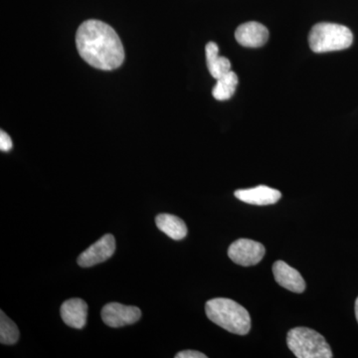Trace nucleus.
I'll list each match as a JSON object with an SVG mask.
<instances>
[{"mask_svg":"<svg viewBox=\"0 0 358 358\" xmlns=\"http://www.w3.org/2000/svg\"><path fill=\"white\" fill-rule=\"evenodd\" d=\"M76 44L80 56L96 69L115 70L124 62V46L119 35L102 21L82 23L77 31Z\"/></svg>","mask_w":358,"mask_h":358,"instance_id":"nucleus-1","label":"nucleus"},{"mask_svg":"<svg viewBox=\"0 0 358 358\" xmlns=\"http://www.w3.org/2000/svg\"><path fill=\"white\" fill-rule=\"evenodd\" d=\"M205 312L212 322L229 333L245 336L251 329L248 310L230 299H212L207 301Z\"/></svg>","mask_w":358,"mask_h":358,"instance_id":"nucleus-2","label":"nucleus"},{"mask_svg":"<svg viewBox=\"0 0 358 358\" xmlns=\"http://www.w3.org/2000/svg\"><path fill=\"white\" fill-rule=\"evenodd\" d=\"M352 32L346 26L336 23H317L308 36L310 49L315 53L345 50L352 46Z\"/></svg>","mask_w":358,"mask_h":358,"instance_id":"nucleus-3","label":"nucleus"},{"mask_svg":"<svg viewBox=\"0 0 358 358\" xmlns=\"http://www.w3.org/2000/svg\"><path fill=\"white\" fill-rule=\"evenodd\" d=\"M289 350L298 358H331V346L322 334L308 327H296L287 336Z\"/></svg>","mask_w":358,"mask_h":358,"instance_id":"nucleus-4","label":"nucleus"},{"mask_svg":"<svg viewBox=\"0 0 358 358\" xmlns=\"http://www.w3.org/2000/svg\"><path fill=\"white\" fill-rule=\"evenodd\" d=\"M265 253V247L262 244L249 239L237 240L228 249V256L231 260L243 267L260 263Z\"/></svg>","mask_w":358,"mask_h":358,"instance_id":"nucleus-5","label":"nucleus"},{"mask_svg":"<svg viewBox=\"0 0 358 358\" xmlns=\"http://www.w3.org/2000/svg\"><path fill=\"white\" fill-rule=\"evenodd\" d=\"M115 251V237L112 234L103 235L96 243L85 250L78 258V264L83 268L93 267L107 261L114 255Z\"/></svg>","mask_w":358,"mask_h":358,"instance_id":"nucleus-6","label":"nucleus"},{"mask_svg":"<svg viewBox=\"0 0 358 358\" xmlns=\"http://www.w3.org/2000/svg\"><path fill=\"white\" fill-rule=\"evenodd\" d=\"M141 317L140 308L119 303H108L102 310L103 322L110 327H122L133 324L138 322Z\"/></svg>","mask_w":358,"mask_h":358,"instance_id":"nucleus-7","label":"nucleus"},{"mask_svg":"<svg viewBox=\"0 0 358 358\" xmlns=\"http://www.w3.org/2000/svg\"><path fill=\"white\" fill-rule=\"evenodd\" d=\"M238 43L247 48H259L266 44L268 39L267 28L259 22H247L241 24L235 32Z\"/></svg>","mask_w":358,"mask_h":358,"instance_id":"nucleus-8","label":"nucleus"},{"mask_svg":"<svg viewBox=\"0 0 358 358\" xmlns=\"http://www.w3.org/2000/svg\"><path fill=\"white\" fill-rule=\"evenodd\" d=\"M275 282L293 293L301 294L306 289V282L300 273L284 261H277L273 266Z\"/></svg>","mask_w":358,"mask_h":358,"instance_id":"nucleus-9","label":"nucleus"},{"mask_svg":"<svg viewBox=\"0 0 358 358\" xmlns=\"http://www.w3.org/2000/svg\"><path fill=\"white\" fill-rule=\"evenodd\" d=\"M236 199L244 203L252 205H271L277 203L282 197V193L266 185H259L249 189H239L234 193Z\"/></svg>","mask_w":358,"mask_h":358,"instance_id":"nucleus-10","label":"nucleus"},{"mask_svg":"<svg viewBox=\"0 0 358 358\" xmlns=\"http://www.w3.org/2000/svg\"><path fill=\"white\" fill-rule=\"evenodd\" d=\"M61 317L68 327L81 329L86 326L88 305L81 299H71L61 307Z\"/></svg>","mask_w":358,"mask_h":358,"instance_id":"nucleus-11","label":"nucleus"},{"mask_svg":"<svg viewBox=\"0 0 358 358\" xmlns=\"http://www.w3.org/2000/svg\"><path fill=\"white\" fill-rule=\"evenodd\" d=\"M157 228L171 239L179 241L187 235V226L178 216L171 214H159L155 218Z\"/></svg>","mask_w":358,"mask_h":358,"instance_id":"nucleus-12","label":"nucleus"},{"mask_svg":"<svg viewBox=\"0 0 358 358\" xmlns=\"http://www.w3.org/2000/svg\"><path fill=\"white\" fill-rule=\"evenodd\" d=\"M206 52V62L209 72L214 79L224 76L231 71V63L227 58L219 56L218 45L214 42H209L205 47Z\"/></svg>","mask_w":358,"mask_h":358,"instance_id":"nucleus-13","label":"nucleus"},{"mask_svg":"<svg viewBox=\"0 0 358 358\" xmlns=\"http://www.w3.org/2000/svg\"><path fill=\"white\" fill-rule=\"evenodd\" d=\"M238 77L236 73L228 72L227 74L219 78L217 83L212 90V95L218 101L229 100L236 92Z\"/></svg>","mask_w":358,"mask_h":358,"instance_id":"nucleus-14","label":"nucleus"},{"mask_svg":"<svg viewBox=\"0 0 358 358\" xmlns=\"http://www.w3.org/2000/svg\"><path fill=\"white\" fill-rule=\"evenodd\" d=\"M0 313V343L6 345H15L20 338V329L6 313L2 310Z\"/></svg>","mask_w":358,"mask_h":358,"instance_id":"nucleus-15","label":"nucleus"},{"mask_svg":"<svg viewBox=\"0 0 358 358\" xmlns=\"http://www.w3.org/2000/svg\"><path fill=\"white\" fill-rule=\"evenodd\" d=\"M13 143L10 136L6 131H0V150L1 152H7L13 150Z\"/></svg>","mask_w":358,"mask_h":358,"instance_id":"nucleus-16","label":"nucleus"},{"mask_svg":"<svg viewBox=\"0 0 358 358\" xmlns=\"http://www.w3.org/2000/svg\"><path fill=\"white\" fill-rule=\"evenodd\" d=\"M204 353L195 352V350H185V352H178L176 358H206Z\"/></svg>","mask_w":358,"mask_h":358,"instance_id":"nucleus-17","label":"nucleus"},{"mask_svg":"<svg viewBox=\"0 0 358 358\" xmlns=\"http://www.w3.org/2000/svg\"><path fill=\"white\" fill-rule=\"evenodd\" d=\"M355 315H357L358 322V298L357 299V301H355Z\"/></svg>","mask_w":358,"mask_h":358,"instance_id":"nucleus-18","label":"nucleus"}]
</instances>
